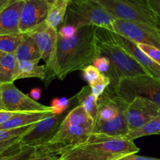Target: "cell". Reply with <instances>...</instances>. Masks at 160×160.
<instances>
[{"label":"cell","instance_id":"6da1fadb","mask_svg":"<svg viewBox=\"0 0 160 160\" xmlns=\"http://www.w3.org/2000/svg\"><path fill=\"white\" fill-rule=\"evenodd\" d=\"M98 28L83 27L70 38L58 34L53 68L55 78L63 81L69 73L92 65L93 61L101 56L97 40Z\"/></svg>","mask_w":160,"mask_h":160},{"label":"cell","instance_id":"7a4b0ae2","mask_svg":"<svg viewBox=\"0 0 160 160\" xmlns=\"http://www.w3.org/2000/svg\"><path fill=\"white\" fill-rule=\"evenodd\" d=\"M97 40L101 56H106L110 60V67L106 75L111 81L109 87L116 93L122 79L147 74L135 59L116 42L111 31L98 28Z\"/></svg>","mask_w":160,"mask_h":160},{"label":"cell","instance_id":"3957f363","mask_svg":"<svg viewBox=\"0 0 160 160\" xmlns=\"http://www.w3.org/2000/svg\"><path fill=\"white\" fill-rule=\"evenodd\" d=\"M115 19L94 0H70L62 24L71 25L76 29L94 26L113 32L112 25Z\"/></svg>","mask_w":160,"mask_h":160},{"label":"cell","instance_id":"277c9868","mask_svg":"<svg viewBox=\"0 0 160 160\" xmlns=\"http://www.w3.org/2000/svg\"><path fill=\"white\" fill-rule=\"evenodd\" d=\"M119 20L160 29L158 18L146 0H94Z\"/></svg>","mask_w":160,"mask_h":160},{"label":"cell","instance_id":"5b68a950","mask_svg":"<svg viewBox=\"0 0 160 160\" xmlns=\"http://www.w3.org/2000/svg\"><path fill=\"white\" fill-rule=\"evenodd\" d=\"M92 134L90 130L67 124L62 121L55 135L46 144L37 148L38 153L57 159L58 156L65 150L87 143Z\"/></svg>","mask_w":160,"mask_h":160},{"label":"cell","instance_id":"8992f818","mask_svg":"<svg viewBox=\"0 0 160 160\" xmlns=\"http://www.w3.org/2000/svg\"><path fill=\"white\" fill-rule=\"evenodd\" d=\"M117 95L128 103L135 97H144L160 107V79L148 74L123 78L119 83Z\"/></svg>","mask_w":160,"mask_h":160},{"label":"cell","instance_id":"52a82bcc","mask_svg":"<svg viewBox=\"0 0 160 160\" xmlns=\"http://www.w3.org/2000/svg\"><path fill=\"white\" fill-rule=\"evenodd\" d=\"M31 34L40 51L42 59L45 62L46 78L44 82L47 87L56 78L53 68L57 46L58 29L51 28L45 23Z\"/></svg>","mask_w":160,"mask_h":160},{"label":"cell","instance_id":"ba28073f","mask_svg":"<svg viewBox=\"0 0 160 160\" xmlns=\"http://www.w3.org/2000/svg\"><path fill=\"white\" fill-rule=\"evenodd\" d=\"M3 109L15 112H52L51 106L41 104L19 90L13 82L2 84Z\"/></svg>","mask_w":160,"mask_h":160},{"label":"cell","instance_id":"9c48e42d","mask_svg":"<svg viewBox=\"0 0 160 160\" xmlns=\"http://www.w3.org/2000/svg\"><path fill=\"white\" fill-rule=\"evenodd\" d=\"M68 112L60 115L51 114L36 123L28 132L20 139L22 146L38 148L46 144L59 130L61 123Z\"/></svg>","mask_w":160,"mask_h":160},{"label":"cell","instance_id":"30bf717a","mask_svg":"<svg viewBox=\"0 0 160 160\" xmlns=\"http://www.w3.org/2000/svg\"><path fill=\"white\" fill-rule=\"evenodd\" d=\"M112 27L113 32L130 39L136 44H147L160 49V29L119 19H115Z\"/></svg>","mask_w":160,"mask_h":160},{"label":"cell","instance_id":"8fae6325","mask_svg":"<svg viewBox=\"0 0 160 160\" xmlns=\"http://www.w3.org/2000/svg\"><path fill=\"white\" fill-rule=\"evenodd\" d=\"M127 122L130 131H135L160 116V107L144 97H135L125 109Z\"/></svg>","mask_w":160,"mask_h":160},{"label":"cell","instance_id":"7c38bea8","mask_svg":"<svg viewBox=\"0 0 160 160\" xmlns=\"http://www.w3.org/2000/svg\"><path fill=\"white\" fill-rule=\"evenodd\" d=\"M52 1L23 0L20 13V34L33 32L45 23Z\"/></svg>","mask_w":160,"mask_h":160},{"label":"cell","instance_id":"4fadbf2b","mask_svg":"<svg viewBox=\"0 0 160 160\" xmlns=\"http://www.w3.org/2000/svg\"><path fill=\"white\" fill-rule=\"evenodd\" d=\"M111 34L116 42L135 59L136 62L144 69L147 74L152 78L160 79V66L143 52L137 46L135 42L115 32L111 31Z\"/></svg>","mask_w":160,"mask_h":160},{"label":"cell","instance_id":"5bb4252c","mask_svg":"<svg viewBox=\"0 0 160 160\" xmlns=\"http://www.w3.org/2000/svg\"><path fill=\"white\" fill-rule=\"evenodd\" d=\"M23 0H12L0 12V35L20 32V13Z\"/></svg>","mask_w":160,"mask_h":160},{"label":"cell","instance_id":"9a60e30c","mask_svg":"<svg viewBox=\"0 0 160 160\" xmlns=\"http://www.w3.org/2000/svg\"><path fill=\"white\" fill-rule=\"evenodd\" d=\"M126 108L127 106L121 109L120 113L112 120L108 121L98 120L95 122L93 134H102L116 138H124L125 136L130 132L125 116Z\"/></svg>","mask_w":160,"mask_h":160},{"label":"cell","instance_id":"2e32d148","mask_svg":"<svg viewBox=\"0 0 160 160\" xmlns=\"http://www.w3.org/2000/svg\"><path fill=\"white\" fill-rule=\"evenodd\" d=\"M51 114H52V112H17L6 123L0 125V130L16 129L34 124Z\"/></svg>","mask_w":160,"mask_h":160},{"label":"cell","instance_id":"e0dca14e","mask_svg":"<svg viewBox=\"0 0 160 160\" xmlns=\"http://www.w3.org/2000/svg\"><path fill=\"white\" fill-rule=\"evenodd\" d=\"M18 62L21 61H40L41 53L31 33L23 34V40L15 52Z\"/></svg>","mask_w":160,"mask_h":160},{"label":"cell","instance_id":"ac0fdd59","mask_svg":"<svg viewBox=\"0 0 160 160\" xmlns=\"http://www.w3.org/2000/svg\"><path fill=\"white\" fill-rule=\"evenodd\" d=\"M70 3V0H52L45 23L51 28L59 29L65 20Z\"/></svg>","mask_w":160,"mask_h":160},{"label":"cell","instance_id":"d6986e66","mask_svg":"<svg viewBox=\"0 0 160 160\" xmlns=\"http://www.w3.org/2000/svg\"><path fill=\"white\" fill-rule=\"evenodd\" d=\"M39 61H21L18 62L16 81L23 78H36L44 81L46 78L45 65H39Z\"/></svg>","mask_w":160,"mask_h":160},{"label":"cell","instance_id":"ffe728a7","mask_svg":"<svg viewBox=\"0 0 160 160\" xmlns=\"http://www.w3.org/2000/svg\"><path fill=\"white\" fill-rule=\"evenodd\" d=\"M18 61L14 53H3L0 59V83L14 82L16 81Z\"/></svg>","mask_w":160,"mask_h":160},{"label":"cell","instance_id":"44dd1931","mask_svg":"<svg viewBox=\"0 0 160 160\" xmlns=\"http://www.w3.org/2000/svg\"><path fill=\"white\" fill-rule=\"evenodd\" d=\"M63 122L67 124L81 127L85 129L90 130L93 133L95 122L84 108L80 105L73 108L67 113L64 118Z\"/></svg>","mask_w":160,"mask_h":160},{"label":"cell","instance_id":"7402d4cb","mask_svg":"<svg viewBox=\"0 0 160 160\" xmlns=\"http://www.w3.org/2000/svg\"><path fill=\"white\" fill-rule=\"evenodd\" d=\"M77 101L80 106L84 108L88 113L90 115L94 122L98 120V98L93 95L90 86H84L81 89L79 92L75 95Z\"/></svg>","mask_w":160,"mask_h":160},{"label":"cell","instance_id":"603a6c76","mask_svg":"<svg viewBox=\"0 0 160 160\" xmlns=\"http://www.w3.org/2000/svg\"><path fill=\"white\" fill-rule=\"evenodd\" d=\"M160 134V116L152 119L145 123L144 126L135 131H130L124 137L125 139L130 141H134L135 139L140 138L142 137H146L148 135Z\"/></svg>","mask_w":160,"mask_h":160},{"label":"cell","instance_id":"cb8c5ba5","mask_svg":"<svg viewBox=\"0 0 160 160\" xmlns=\"http://www.w3.org/2000/svg\"><path fill=\"white\" fill-rule=\"evenodd\" d=\"M23 38V34L0 35V51L3 53H15Z\"/></svg>","mask_w":160,"mask_h":160},{"label":"cell","instance_id":"d4e9b609","mask_svg":"<svg viewBox=\"0 0 160 160\" xmlns=\"http://www.w3.org/2000/svg\"><path fill=\"white\" fill-rule=\"evenodd\" d=\"M38 156L37 148L31 146H22L20 152L6 158L4 160H31Z\"/></svg>","mask_w":160,"mask_h":160},{"label":"cell","instance_id":"484cf974","mask_svg":"<svg viewBox=\"0 0 160 160\" xmlns=\"http://www.w3.org/2000/svg\"><path fill=\"white\" fill-rule=\"evenodd\" d=\"M35 124V123H34ZM34 124L28 125L23 128L11 130H0V141H7L9 139L20 138L31 130Z\"/></svg>","mask_w":160,"mask_h":160},{"label":"cell","instance_id":"4316f807","mask_svg":"<svg viewBox=\"0 0 160 160\" xmlns=\"http://www.w3.org/2000/svg\"><path fill=\"white\" fill-rule=\"evenodd\" d=\"M111 84V81L109 78H108L106 75L102 74L101 78L98 80L97 81H95V83H93L92 84H91L90 88L92 89V92L93 93V95L96 97L97 98H99L105 92V91L107 89V88L109 87Z\"/></svg>","mask_w":160,"mask_h":160},{"label":"cell","instance_id":"83f0119b","mask_svg":"<svg viewBox=\"0 0 160 160\" xmlns=\"http://www.w3.org/2000/svg\"><path fill=\"white\" fill-rule=\"evenodd\" d=\"M71 98H56L52 100L51 103V107L52 109V114L55 115H60L64 113L70 105Z\"/></svg>","mask_w":160,"mask_h":160},{"label":"cell","instance_id":"f1b7e54d","mask_svg":"<svg viewBox=\"0 0 160 160\" xmlns=\"http://www.w3.org/2000/svg\"><path fill=\"white\" fill-rule=\"evenodd\" d=\"M137 46L148 57L160 66V49L147 44L137 43Z\"/></svg>","mask_w":160,"mask_h":160},{"label":"cell","instance_id":"f546056e","mask_svg":"<svg viewBox=\"0 0 160 160\" xmlns=\"http://www.w3.org/2000/svg\"><path fill=\"white\" fill-rule=\"evenodd\" d=\"M83 78L91 85L101 78L102 73H100L93 65H89L82 70Z\"/></svg>","mask_w":160,"mask_h":160},{"label":"cell","instance_id":"4dcf8cb0","mask_svg":"<svg viewBox=\"0 0 160 160\" xmlns=\"http://www.w3.org/2000/svg\"><path fill=\"white\" fill-rule=\"evenodd\" d=\"M92 65L98 70L101 73L106 75L107 72L109 71V67H110V60L108 57L104 56H101L99 57L96 58L93 61Z\"/></svg>","mask_w":160,"mask_h":160},{"label":"cell","instance_id":"1f68e13d","mask_svg":"<svg viewBox=\"0 0 160 160\" xmlns=\"http://www.w3.org/2000/svg\"><path fill=\"white\" fill-rule=\"evenodd\" d=\"M77 31L78 29H76L74 27L71 26V25L62 24V26L58 29V34L62 38H70L74 35Z\"/></svg>","mask_w":160,"mask_h":160},{"label":"cell","instance_id":"d6a6232c","mask_svg":"<svg viewBox=\"0 0 160 160\" xmlns=\"http://www.w3.org/2000/svg\"><path fill=\"white\" fill-rule=\"evenodd\" d=\"M20 138H15L9 139L7 141H0V153L3 152L11 147L20 143L19 142H20Z\"/></svg>","mask_w":160,"mask_h":160},{"label":"cell","instance_id":"836d02e7","mask_svg":"<svg viewBox=\"0 0 160 160\" xmlns=\"http://www.w3.org/2000/svg\"><path fill=\"white\" fill-rule=\"evenodd\" d=\"M21 148L22 145H20V143L17 144V145H14V146L9 148V149L6 150V151L0 153V160H4L5 159H6V158L16 154V153H17L18 152H20Z\"/></svg>","mask_w":160,"mask_h":160},{"label":"cell","instance_id":"e575fe53","mask_svg":"<svg viewBox=\"0 0 160 160\" xmlns=\"http://www.w3.org/2000/svg\"><path fill=\"white\" fill-rule=\"evenodd\" d=\"M117 160H160V159L146 157V156H141L137 155V153H133V154H129L123 156V157L117 159Z\"/></svg>","mask_w":160,"mask_h":160},{"label":"cell","instance_id":"d590c367","mask_svg":"<svg viewBox=\"0 0 160 160\" xmlns=\"http://www.w3.org/2000/svg\"><path fill=\"white\" fill-rule=\"evenodd\" d=\"M17 113V112H11V111L5 110V109H0V125L6 123L7 120L12 118Z\"/></svg>","mask_w":160,"mask_h":160},{"label":"cell","instance_id":"8d00e7d4","mask_svg":"<svg viewBox=\"0 0 160 160\" xmlns=\"http://www.w3.org/2000/svg\"><path fill=\"white\" fill-rule=\"evenodd\" d=\"M151 9L160 20V0H146Z\"/></svg>","mask_w":160,"mask_h":160},{"label":"cell","instance_id":"74e56055","mask_svg":"<svg viewBox=\"0 0 160 160\" xmlns=\"http://www.w3.org/2000/svg\"><path fill=\"white\" fill-rule=\"evenodd\" d=\"M41 94H42V89L36 88H33L32 90L30 92L29 96L31 97L32 99L38 101L39 98H41Z\"/></svg>","mask_w":160,"mask_h":160},{"label":"cell","instance_id":"f35d334b","mask_svg":"<svg viewBox=\"0 0 160 160\" xmlns=\"http://www.w3.org/2000/svg\"><path fill=\"white\" fill-rule=\"evenodd\" d=\"M54 159H56V158L52 157V156H47V155L38 154V156H36L35 158H34V159L31 160H54Z\"/></svg>","mask_w":160,"mask_h":160},{"label":"cell","instance_id":"ab89813d","mask_svg":"<svg viewBox=\"0 0 160 160\" xmlns=\"http://www.w3.org/2000/svg\"><path fill=\"white\" fill-rule=\"evenodd\" d=\"M12 0H0V12L4 9L6 6H7Z\"/></svg>","mask_w":160,"mask_h":160},{"label":"cell","instance_id":"60d3db41","mask_svg":"<svg viewBox=\"0 0 160 160\" xmlns=\"http://www.w3.org/2000/svg\"><path fill=\"white\" fill-rule=\"evenodd\" d=\"M2 84L0 83V109H3L2 104Z\"/></svg>","mask_w":160,"mask_h":160},{"label":"cell","instance_id":"b9f144b4","mask_svg":"<svg viewBox=\"0 0 160 160\" xmlns=\"http://www.w3.org/2000/svg\"><path fill=\"white\" fill-rule=\"evenodd\" d=\"M2 55H3V52H2L0 51V59H1V57L2 56Z\"/></svg>","mask_w":160,"mask_h":160},{"label":"cell","instance_id":"7bdbcfd3","mask_svg":"<svg viewBox=\"0 0 160 160\" xmlns=\"http://www.w3.org/2000/svg\"><path fill=\"white\" fill-rule=\"evenodd\" d=\"M54 160H57V159H54Z\"/></svg>","mask_w":160,"mask_h":160}]
</instances>
